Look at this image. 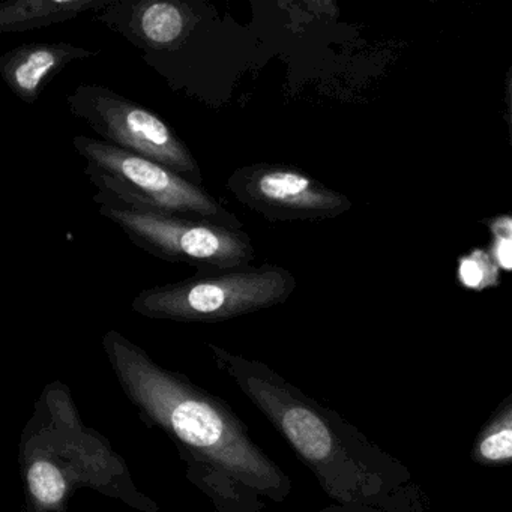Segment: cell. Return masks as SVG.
<instances>
[{
  "label": "cell",
  "instance_id": "cell-10",
  "mask_svg": "<svg viewBox=\"0 0 512 512\" xmlns=\"http://www.w3.org/2000/svg\"><path fill=\"white\" fill-rule=\"evenodd\" d=\"M95 55L70 43L23 44L0 58V77L20 101L35 104L68 65Z\"/></svg>",
  "mask_w": 512,
  "mask_h": 512
},
{
  "label": "cell",
  "instance_id": "cell-7",
  "mask_svg": "<svg viewBox=\"0 0 512 512\" xmlns=\"http://www.w3.org/2000/svg\"><path fill=\"white\" fill-rule=\"evenodd\" d=\"M67 103L71 113L91 127L103 142L164 164L202 187V169L187 143L148 107L98 85L77 86L68 95Z\"/></svg>",
  "mask_w": 512,
  "mask_h": 512
},
{
  "label": "cell",
  "instance_id": "cell-9",
  "mask_svg": "<svg viewBox=\"0 0 512 512\" xmlns=\"http://www.w3.org/2000/svg\"><path fill=\"white\" fill-rule=\"evenodd\" d=\"M203 8L205 5L197 2L116 0L115 4L101 11L98 20L140 49L169 52L181 49L193 35L194 29L205 19Z\"/></svg>",
  "mask_w": 512,
  "mask_h": 512
},
{
  "label": "cell",
  "instance_id": "cell-4",
  "mask_svg": "<svg viewBox=\"0 0 512 512\" xmlns=\"http://www.w3.org/2000/svg\"><path fill=\"white\" fill-rule=\"evenodd\" d=\"M73 145L86 163L85 175L97 188L94 196L97 205L244 229L242 221L224 208L217 197L164 164L88 136L74 137Z\"/></svg>",
  "mask_w": 512,
  "mask_h": 512
},
{
  "label": "cell",
  "instance_id": "cell-11",
  "mask_svg": "<svg viewBox=\"0 0 512 512\" xmlns=\"http://www.w3.org/2000/svg\"><path fill=\"white\" fill-rule=\"evenodd\" d=\"M116 0H17L0 5V32L34 31L61 25L88 11H103Z\"/></svg>",
  "mask_w": 512,
  "mask_h": 512
},
{
  "label": "cell",
  "instance_id": "cell-6",
  "mask_svg": "<svg viewBox=\"0 0 512 512\" xmlns=\"http://www.w3.org/2000/svg\"><path fill=\"white\" fill-rule=\"evenodd\" d=\"M98 211L140 250L164 262L196 268L197 274L247 268L256 260L253 239L244 230L119 206L103 205Z\"/></svg>",
  "mask_w": 512,
  "mask_h": 512
},
{
  "label": "cell",
  "instance_id": "cell-12",
  "mask_svg": "<svg viewBox=\"0 0 512 512\" xmlns=\"http://www.w3.org/2000/svg\"><path fill=\"white\" fill-rule=\"evenodd\" d=\"M473 460L485 466L512 463V401L485 425L472 451Z\"/></svg>",
  "mask_w": 512,
  "mask_h": 512
},
{
  "label": "cell",
  "instance_id": "cell-5",
  "mask_svg": "<svg viewBox=\"0 0 512 512\" xmlns=\"http://www.w3.org/2000/svg\"><path fill=\"white\" fill-rule=\"evenodd\" d=\"M295 289V275L287 269L251 265L142 290L131 308L148 319L218 323L284 304Z\"/></svg>",
  "mask_w": 512,
  "mask_h": 512
},
{
  "label": "cell",
  "instance_id": "cell-14",
  "mask_svg": "<svg viewBox=\"0 0 512 512\" xmlns=\"http://www.w3.org/2000/svg\"><path fill=\"white\" fill-rule=\"evenodd\" d=\"M494 257L503 269H512V218H500L493 224Z\"/></svg>",
  "mask_w": 512,
  "mask_h": 512
},
{
  "label": "cell",
  "instance_id": "cell-8",
  "mask_svg": "<svg viewBox=\"0 0 512 512\" xmlns=\"http://www.w3.org/2000/svg\"><path fill=\"white\" fill-rule=\"evenodd\" d=\"M226 187L241 205L272 223L334 218L350 208L343 194L286 164L239 167Z\"/></svg>",
  "mask_w": 512,
  "mask_h": 512
},
{
  "label": "cell",
  "instance_id": "cell-1",
  "mask_svg": "<svg viewBox=\"0 0 512 512\" xmlns=\"http://www.w3.org/2000/svg\"><path fill=\"white\" fill-rule=\"evenodd\" d=\"M103 349L142 421L175 443L188 481L215 511L263 512L289 497L292 479L223 398L157 364L121 332H106Z\"/></svg>",
  "mask_w": 512,
  "mask_h": 512
},
{
  "label": "cell",
  "instance_id": "cell-15",
  "mask_svg": "<svg viewBox=\"0 0 512 512\" xmlns=\"http://www.w3.org/2000/svg\"><path fill=\"white\" fill-rule=\"evenodd\" d=\"M323 512H371L367 509L358 508V506H338V508H326Z\"/></svg>",
  "mask_w": 512,
  "mask_h": 512
},
{
  "label": "cell",
  "instance_id": "cell-16",
  "mask_svg": "<svg viewBox=\"0 0 512 512\" xmlns=\"http://www.w3.org/2000/svg\"><path fill=\"white\" fill-rule=\"evenodd\" d=\"M508 91H509V109H511V116H512V76H511V79H509Z\"/></svg>",
  "mask_w": 512,
  "mask_h": 512
},
{
  "label": "cell",
  "instance_id": "cell-3",
  "mask_svg": "<svg viewBox=\"0 0 512 512\" xmlns=\"http://www.w3.org/2000/svg\"><path fill=\"white\" fill-rule=\"evenodd\" d=\"M208 349L218 370L271 422L331 499L341 506L373 503L379 475L373 472L367 443L356 430L269 365L214 343H208Z\"/></svg>",
  "mask_w": 512,
  "mask_h": 512
},
{
  "label": "cell",
  "instance_id": "cell-13",
  "mask_svg": "<svg viewBox=\"0 0 512 512\" xmlns=\"http://www.w3.org/2000/svg\"><path fill=\"white\" fill-rule=\"evenodd\" d=\"M460 280L469 289L482 290L493 286L497 280L496 265L484 251H473L461 260Z\"/></svg>",
  "mask_w": 512,
  "mask_h": 512
},
{
  "label": "cell",
  "instance_id": "cell-2",
  "mask_svg": "<svg viewBox=\"0 0 512 512\" xmlns=\"http://www.w3.org/2000/svg\"><path fill=\"white\" fill-rule=\"evenodd\" d=\"M23 512H67L76 491L88 488L140 512L160 506L137 488L124 457L83 421L70 386L53 380L34 404L19 446Z\"/></svg>",
  "mask_w": 512,
  "mask_h": 512
}]
</instances>
